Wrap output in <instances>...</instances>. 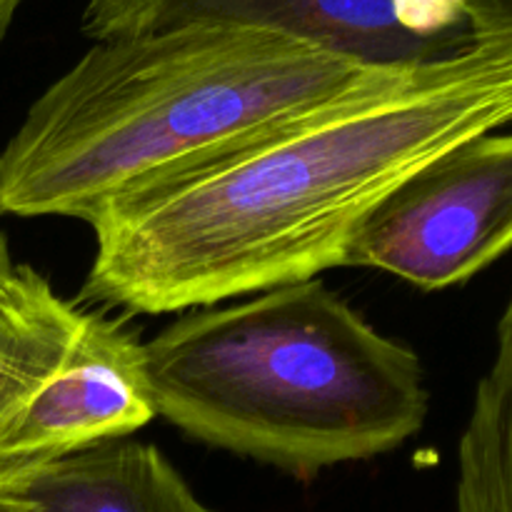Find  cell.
Instances as JSON below:
<instances>
[{"label": "cell", "instance_id": "cell-1", "mask_svg": "<svg viewBox=\"0 0 512 512\" xmlns=\"http://www.w3.org/2000/svg\"><path fill=\"white\" fill-rule=\"evenodd\" d=\"M510 120L512 55L468 45L373 70L253 143L100 210L83 298L163 315L343 268L400 183Z\"/></svg>", "mask_w": 512, "mask_h": 512}, {"label": "cell", "instance_id": "cell-2", "mask_svg": "<svg viewBox=\"0 0 512 512\" xmlns=\"http://www.w3.org/2000/svg\"><path fill=\"white\" fill-rule=\"evenodd\" d=\"M373 70L280 33L185 25L95 40L0 153V213L75 218L220 158Z\"/></svg>", "mask_w": 512, "mask_h": 512}, {"label": "cell", "instance_id": "cell-3", "mask_svg": "<svg viewBox=\"0 0 512 512\" xmlns=\"http://www.w3.org/2000/svg\"><path fill=\"white\" fill-rule=\"evenodd\" d=\"M155 418L295 475L378 458L423 430L418 353L323 280L193 308L145 343Z\"/></svg>", "mask_w": 512, "mask_h": 512}, {"label": "cell", "instance_id": "cell-4", "mask_svg": "<svg viewBox=\"0 0 512 512\" xmlns=\"http://www.w3.org/2000/svg\"><path fill=\"white\" fill-rule=\"evenodd\" d=\"M155 418L145 343L0 258V480L125 440Z\"/></svg>", "mask_w": 512, "mask_h": 512}, {"label": "cell", "instance_id": "cell-5", "mask_svg": "<svg viewBox=\"0 0 512 512\" xmlns=\"http://www.w3.org/2000/svg\"><path fill=\"white\" fill-rule=\"evenodd\" d=\"M512 250V133L475 135L400 183L368 215L345 265L420 290L468 283Z\"/></svg>", "mask_w": 512, "mask_h": 512}, {"label": "cell", "instance_id": "cell-6", "mask_svg": "<svg viewBox=\"0 0 512 512\" xmlns=\"http://www.w3.org/2000/svg\"><path fill=\"white\" fill-rule=\"evenodd\" d=\"M93 40L233 25L305 40L370 68L448 58L470 45L460 0H85Z\"/></svg>", "mask_w": 512, "mask_h": 512}, {"label": "cell", "instance_id": "cell-7", "mask_svg": "<svg viewBox=\"0 0 512 512\" xmlns=\"http://www.w3.org/2000/svg\"><path fill=\"white\" fill-rule=\"evenodd\" d=\"M0 512H213L160 448L113 440L0 480Z\"/></svg>", "mask_w": 512, "mask_h": 512}, {"label": "cell", "instance_id": "cell-8", "mask_svg": "<svg viewBox=\"0 0 512 512\" xmlns=\"http://www.w3.org/2000/svg\"><path fill=\"white\" fill-rule=\"evenodd\" d=\"M455 512H512V293L458 440Z\"/></svg>", "mask_w": 512, "mask_h": 512}, {"label": "cell", "instance_id": "cell-9", "mask_svg": "<svg viewBox=\"0 0 512 512\" xmlns=\"http://www.w3.org/2000/svg\"><path fill=\"white\" fill-rule=\"evenodd\" d=\"M470 45L512 55V0H460Z\"/></svg>", "mask_w": 512, "mask_h": 512}, {"label": "cell", "instance_id": "cell-10", "mask_svg": "<svg viewBox=\"0 0 512 512\" xmlns=\"http://www.w3.org/2000/svg\"><path fill=\"white\" fill-rule=\"evenodd\" d=\"M20 3H23V0H0V40H3L5 33H8L10 23H13ZM5 253H8V245H5L3 235H0V258H3Z\"/></svg>", "mask_w": 512, "mask_h": 512}]
</instances>
